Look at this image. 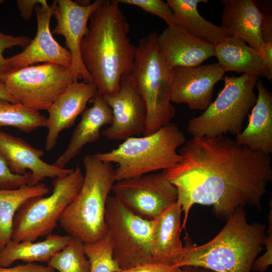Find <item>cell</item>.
I'll list each match as a JSON object with an SVG mask.
<instances>
[{"instance_id":"obj_11","label":"cell","mask_w":272,"mask_h":272,"mask_svg":"<svg viewBox=\"0 0 272 272\" xmlns=\"http://www.w3.org/2000/svg\"><path fill=\"white\" fill-rule=\"evenodd\" d=\"M111 190L129 210L149 220L159 217L178 198L176 187L162 172L116 181Z\"/></svg>"},{"instance_id":"obj_26","label":"cell","mask_w":272,"mask_h":272,"mask_svg":"<svg viewBox=\"0 0 272 272\" xmlns=\"http://www.w3.org/2000/svg\"><path fill=\"white\" fill-rule=\"evenodd\" d=\"M48 192L46 185L42 182L16 189H0V250L12 240L14 217L18 209L28 199Z\"/></svg>"},{"instance_id":"obj_27","label":"cell","mask_w":272,"mask_h":272,"mask_svg":"<svg viewBox=\"0 0 272 272\" xmlns=\"http://www.w3.org/2000/svg\"><path fill=\"white\" fill-rule=\"evenodd\" d=\"M47 117L39 111L0 99V127L10 126L29 133L46 127Z\"/></svg>"},{"instance_id":"obj_1","label":"cell","mask_w":272,"mask_h":272,"mask_svg":"<svg viewBox=\"0 0 272 272\" xmlns=\"http://www.w3.org/2000/svg\"><path fill=\"white\" fill-rule=\"evenodd\" d=\"M179 153L181 161L162 173L177 188L184 215L182 229L195 204L212 206L216 216L225 220L246 207L262 209L272 180L270 155L225 135L193 137Z\"/></svg>"},{"instance_id":"obj_9","label":"cell","mask_w":272,"mask_h":272,"mask_svg":"<svg viewBox=\"0 0 272 272\" xmlns=\"http://www.w3.org/2000/svg\"><path fill=\"white\" fill-rule=\"evenodd\" d=\"M106 235L120 269L154 262L151 243L154 220L142 218L129 210L114 195H109L105 209Z\"/></svg>"},{"instance_id":"obj_30","label":"cell","mask_w":272,"mask_h":272,"mask_svg":"<svg viewBox=\"0 0 272 272\" xmlns=\"http://www.w3.org/2000/svg\"><path fill=\"white\" fill-rule=\"evenodd\" d=\"M119 4L138 7L143 11L163 19L168 26L176 24L172 10L167 2L162 0H114Z\"/></svg>"},{"instance_id":"obj_16","label":"cell","mask_w":272,"mask_h":272,"mask_svg":"<svg viewBox=\"0 0 272 272\" xmlns=\"http://www.w3.org/2000/svg\"><path fill=\"white\" fill-rule=\"evenodd\" d=\"M0 154L5 159L11 172L23 175L30 171L29 185L34 186L46 178H55L70 173L74 169L60 168L44 162V152L33 147L26 141L1 129Z\"/></svg>"},{"instance_id":"obj_14","label":"cell","mask_w":272,"mask_h":272,"mask_svg":"<svg viewBox=\"0 0 272 272\" xmlns=\"http://www.w3.org/2000/svg\"><path fill=\"white\" fill-rule=\"evenodd\" d=\"M96 0L92 4H80L72 0L54 1L53 15L57 24L51 33L64 37L72 56L71 67L80 79L93 83L91 77L85 68L81 57V43L88 32V23L92 13L103 2Z\"/></svg>"},{"instance_id":"obj_6","label":"cell","mask_w":272,"mask_h":272,"mask_svg":"<svg viewBox=\"0 0 272 272\" xmlns=\"http://www.w3.org/2000/svg\"><path fill=\"white\" fill-rule=\"evenodd\" d=\"M158 34L153 32L142 38L131 78L147 108V121L143 135L151 134L171 122L175 109L170 100V73L158 47Z\"/></svg>"},{"instance_id":"obj_19","label":"cell","mask_w":272,"mask_h":272,"mask_svg":"<svg viewBox=\"0 0 272 272\" xmlns=\"http://www.w3.org/2000/svg\"><path fill=\"white\" fill-rule=\"evenodd\" d=\"M221 3L223 6L221 26L230 36L243 40L260 54L264 43L258 1L222 0Z\"/></svg>"},{"instance_id":"obj_23","label":"cell","mask_w":272,"mask_h":272,"mask_svg":"<svg viewBox=\"0 0 272 272\" xmlns=\"http://www.w3.org/2000/svg\"><path fill=\"white\" fill-rule=\"evenodd\" d=\"M215 56L226 72L250 74L272 80V72L265 65L257 50L243 40L232 36L213 45Z\"/></svg>"},{"instance_id":"obj_40","label":"cell","mask_w":272,"mask_h":272,"mask_svg":"<svg viewBox=\"0 0 272 272\" xmlns=\"http://www.w3.org/2000/svg\"><path fill=\"white\" fill-rule=\"evenodd\" d=\"M181 268L182 272H215L202 267L194 265L185 266Z\"/></svg>"},{"instance_id":"obj_17","label":"cell","mask_w":272,"mask_h":272,"mask_svg":"<svg viewBox=\"0 0 272 272\" xmlns=\"http://www.w3.org/2000/svg\"><path fill=\"white\" fill-rule=\"evenodd\" d=\"M97 93L93 83L78 81L72 83L47 110V134L45 149H53L62 131L72 126L77 117L86 109L87 104Z\"/></svg>"},{"instance_id":"obj_31","label":"cell","mask_w":272,"mask_h":272,"mask_svg":"<svg viewBox=\"0 0 272 272\" xmlns=\"http://www.w3.org/2000/svg\"><path fill=\"white\" fill-rule=\"evenodd\" d=\"M32 39L26 36L14 37L3 33L0 29V80L3 81L6 75L13 69L11 67L7 58L3 55L4 52L8 48L15 46L26 47Z\"/></svg>"},{"instance_id":"obj_2","label":"cell","mask_w":272,"mask_h":272,"mask_svg":"<svg viewBox=\"0 0 272 272\" xmlns=\"http://www.w3.org/2000/svg\"><path fill=\"white\" fill-rule=\"evenodd\" d=\"M118 5L114 0H104L91 15L80 46L83 63L101 96L118 91L121 77L132 70L137 51Z\"/></svg>"},{"instance_id":"obj_10","label":"cell","mask_w":272,"mask_h":272,"mask_svg":"<svg viewBox=\"0 0 272 272\" xmlns=\"http://www.w3.org/2000/svg\"><path fill=\"white\" fill-rule=\"evenodd\" d=\"M78 79L79 76L71 67L45 63L13 69L3 83L17 103L39 111L47 110Z\"/></svg>"},{"instance_id":"obj_21","label":"cell","mask_w":272,"mask_h":272,"mask_svg":"<svg viewBox=\"0 0 272 272\" xmlns=\"http://www.w3.org/2000/svg\"><path fill=\"white\" fill-rule=\"evenodd\" d=\"M257 100L246 127L235 137L240 145L266 154L272 153V93L258 80Z\"/></svg>"},{"instance_id":"obj_34","label":"cell","mask_w":272,"mask_h":272,"mask_svg":"<svg viewBox=\"0 0 272 272\" xmlns=\"http://www.w3.org/2000/svg\"><path fill=\"white\" fill-rule=\"evenodd\" d=\"M262 15L261 33L264 43H272L271 1H258Z\"/></svg>"},{"instance_id":"obj_24","label":"cell","mask_w":272,"mask_h":272,"mask_svg":"<svg viewBox=\"0 0 272 272\" xmlns=\"http://www.w3.org/2000/svg\"><path fill=\"white\" fill-rule=\"evenodd\" d=\"M45 237L44 240L37 242L11 240L0 250V266L9 267L18 260L27 263L47 262L67 244L71 236L51 234Z\"/></svg>"},{"instance_id":"obj_12","label":"cell","mask_w":272,"mask_h":272,"mask_svg":"<svg viewBox=\"0 0 272 272\" xmlns=\"http://www.w3.org/2000/svg\"><path fill=\"white\" fill-rule=\"evenodd\" d=\"M111 108L112 121L101 131L108 140L124 141L143 134L147 121L145 102L130 74L123 75L118 91L102 96Z\"/></svg>"},{"instance_id":"obj_18","label":"cell","mask_w":272,"mask_h":272,"mask_svg":"<svg viewBox=\"0 0 272 272\" xmlns=\"http://www.w3.org/2000/svg\"><path fill=\"white\" fill-rule=\"evenodd\" d=\"M159 52L172 70L200 65L214 56V46L187 33L181 26H168L157 38Z\"/></svg>"},{"instance_id":"obj_13","label":"cell","mask_w":272,"mask_h":272,"mask_svg":"<svg viewBox=\"0 0 272 272\" xmlns=\"http://www.w3.org/2000/svg\"><path fill=\"white\" fill-rule=\"evenodd\" d=\"M225 73L218 62L173 68L170 73L171 102L205 111L211 103L216 84Z\"/></svg>"},{"instance_id":"obj_20","label":"cell","mask_w":272,"mask_h":272,"mask_svg":"<svg viewBox=\"0 0 272 272\" xmlns=\"http://www.w3.org/2000/svg\"><path fill=\"white\" fill-rule=\"evenodd\" d=\"M182 213L177 201L154 220L151 243L154 262L175 267L179 262L183 248L180 239Z\"/></svg>"},{"instance_id":"obj_35","label":"cell","mask_w":272,"mask_h":272,"mask_svg":"<svg viewBox=\"0 0 272 272\" xmlns=\"http://www.w3.org/2000/svg\"><path fill=\"white\" fill-rule=\"evenodd\" d=\"M182 268L156 262L147 263L117 272H182Z\"/></svg>"},{"instance_id":"obj_38","label":"cell","mask_w":272,"mask_h":272,"mask_svg":"<svg viewBox=\"0 0 272 272\" xmlns=\"http://www.w3.org/2000/svg\"><path fill=\"white\" fill-rule=\"evenodd\" d=\"M260 54L267 68L272 72V43H264Z\"/></svg>"},{"instance_id":"obj_7","label":"cell","mask_w":272,"mask_h":272,"mask_svg":"<svg viewBox=\"0 0 272 272\" xmlns=\"http://www.w3.org/2000/svg\"><path fill=\"white\" fill-rule=\"evenodd\" d=\"M223 79L224 88L214 102L201 114L189 119L187 130L193 137L236 136L242 131L245 119L257 100L254 90L259 77L244 74Z\"/></svg>"},{"instance_id":"obj_8","label":"cell","mask_w":272,"mask_h":272,"mask_svg":"<svg viewBox=\"0 0 272 272\" xmlns=\"http://www.w3.org/2000/svg\"><path fill=\"white\" fill-rule=\"evenodd\" d=\"M84 179L77 166L69 174L57 177L52 182V193L26 201L14 217L12 240L35 241L51 234L66 207L80 191Z\"/></svg>"},{"instance_id":"obj_29","label":"cell","mask_w":272,"mask_h":272,"mask_svg":"<svg viewBox=\"0 0 272 272\" xmlns=\"http://www.w3.org/2000/svg\"><path fill=\"white\" fill-rule=\"evenodd\" d=\"M84 251L90 272H117L120 269L113 258L112 244L107 235L95 242L84 243Z\"/></svg>"},{"instance_id":"obj_39","label":"cell","mask_w":272,"mask_h":272,"mask_svg":"<svg viewBox=\"0 0 272 272\" xmlns=\"http://www.w3.org/2000/svg\"><path fill=\"white\" fill-rule=\"evenodd\" d=\"M0 99L5 100L11 103H17L12 96L8 91L4 83L0 80Z\"/></svg>"},{"instance_id":"obj_5","label":"cell","mask_w":272,"mask_h":272,"mask_svg":"<svg viewBox=\"0 0 272 272\" xmlns=\"http://www.w3.org/2000/svg\"><path fill=\"white\" fill-rule=\"evenodd\" d=\"M185 142L184 133L171 122L151 134L129 138L116 148L94 156L117 164L114 178L118 181L174 167L182 159L177 149Z\"/></svg>"},{"instance_id":"obj_37","label":"cell","mask_w":272,"mask_h":272,"mask_svg":"<svg viewBox=\"0 0 272 272\" xmlns=\"http://www.w3.org/2000/svg\"><path fill=\"white\" fill-rule=\"evenodd\" d=\"M16 3L22 17L25 20L30 18L37 5L39 4L41 6L48 5L45 0H18Z\"/></svg>"},{"instance_id":"obj_25","label":"cell","mask_w":272,"mask_h":272,"mask_svg":"<svg viewBox=\"0 0 272 272\" xmlns=\"http://www.w3.org/2000/svg\"><path fill=\"white\" fill-rule=\"evenodd\" d=\"M175 23L191 35L213 45L230 36L222 27L206 20L197 10L199 3L207 0H167Z\"/></svg>"},{"instance_id":"obj_4","label":"cell","mask_w":272,"mask_h":272,"mask_svg":"<svg viewBox=\"0 0 272 272\" xmlns=\"http://www.w3.org/2000/svg\"><path fill=\"white\" fill-rule=\"evenodd\" d=\"M83 165L85 172L82 187L58 222L69 235L89 243L106 235V204L115 180L112 164L99 160L94 155H86Z\"/></svg>"},{"instance_id":"obj_36","label":"cell","mask_w":272,"mask_h":272,"mask_svg":"<svg viewBox=\"0 0 272 272\" xmlns=\"http://www.w3.org/2000/svg\"><path fill=\"white\" fill-rule=\"evenodd\" d=\"M0 272H56L47 265L35 262L19 264L12 267L0 266Z\"/></svg>"},{"instance_id":"obj_32","label":"cell","mask_w":272,"mask_h":272,"mask_svg":"<svg viewBox=\"0 0 272 272\" xmlns=\"http://www.w3.org/2000/svg\"><path fill=\"white\" fill-rule=\"evenodd\" d=\"M31 174L19 175L12 173L4 158L0 154V189H12L29 185Z\"/></svg>"},{"instance_id":"obj_15","label":"cell","mask_w":272,"mask_h":272,"mask_svg":"<svg viewBox=\"0 0 272 272\" xmlns=\"http://www.w3.org/2000/svg\"><path fill=\"white\" fill-rule=\"evenodd\" d=\"M37 21V31L34 39L21 53L8 57L13 69L27 67L38 62L52 63L71 67L70 52L53 37L49 28L53 15V4L36 6L34 9Z\"/></svg>"},{"instance_id":"obj_28","label":"cell","mask_w":272,"mask_h":272,"mask_svg":"<svg viewBox=\"0 0 272 272\" xmlns=\"http://www.w3.org/2000/svg\"><path fill=\"white\" fill-rule=\"evenodd\" d=\"M56 272H90V265L84 251V243L71 236L67 244L47 262Z\"/></svg>"},{"instance_id":"obj_3","label":"cell","mask_w":272,"mask_h":272,"mask_svg":"<svg viewBox=\"0 0 272 272\" xmlns=\"http://www.w3.org/2000/svg\"><path fill=\"white\" fill-rule=\"evenodd\" d=\"M266 226L250 224L245 209L228 218L218 234L208 243L196 246L187 235L181 258L175 267L194 265L215 272H250L263 249Z\"/></svg>"},{"instance_id":"obj_41","label":"cell","mask_w":272,"mask_h":272,"mask_svg":"<svg viewBox=\"0 0 272 272\" xmlns=\"http://www.w3.org/2000/svg\"><path fill=\"white\" fill-rule=\"evenodd\" d=\"M1 128V127H0Z\"/></svg>"},{"instance_id":"obj_22","label":"cell","mask_w":272,"mask_h":272,"mask_svg":"<svg viewBox=\"0 0 272 272\" xmlns=\"http://www.w3.org/2000/svg\"><path fill=\"white\" fill-rule=\"evenodd\" d=\"M90 102L92 103V106L83 112L81 119L74 129L66 150L53 163L55 166L64 168L84 146L99 139L101 134L100 130L103 126L111 124L112 110L102 96L97 94Z\"/></svg>"},{"instance_id":"obj_33","label":"cell","mask_w":272,"mask_h":272,"mask_svg":"<svg viewBox=\"0 0 272 272\" xmlns=\"http://www.w3.org/2000/svg\"><path fill=\"white\" fill-rule=\"evenodd\" d=\"M272 208L268 216V227L266 231L267 235L265 236L263 240V245H265L266 251L264 253L255 259L252 263L251 270L263 272L267 270L268 267L272 264Z\"/></svg>"}]
</instances>
